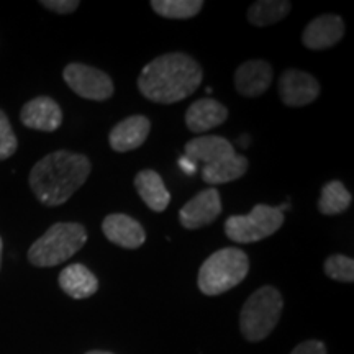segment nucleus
<instances>
[{"label":"nucleus","instance_id":"1","mask_svg":"<svg viewBox=\"0 0 354 354\" xmlns=\"http://www.w3.org/2000/svg\"><path fill=\"white\" fill-rule=\"evenodd\" d=\"M202 81V66L192 56L167 53L145 66L138 77V91L149 102L171 105L192 95Z\"/></svg>","mask_w":354,"mask_h":354},{"label":"nucleus","instance_id":"2","mask_svg":"<svg viewBox=\"0 0 354 354\" xmlns=\"http://www.w3.org/2000/svg\"><path fill=\"white\" fill-rule=\"evenodd\" d=\"M91 171L86 154L59 149L39 159L30 171L28 183L43 205L59 207L86 184Z\"/></svg>","mask_w":354,"mask_h":354},{"label":"nucleus","instance_id":"3","mask_svg":"<svg viewBox=\"0 0 354 354\" xmlns=\"http://www.w3.org/2000/svg\"><path fill=\"white\" fill-rule=\"evenodd\" d=\"M87 243V230L76 221H59L46 230L30 246L28 261L37 268H53L66 263Z\"/></svg>","mask_w":354,"mask_h":354},{"label":"nucleus","instance_id":"4","mask_svg":"<svg viewBox=\"0 0 354 354\" xmlns=\"http://www.w3.org/2000/svg\"><path fill=\"white\" fill-rule=\"evenodd\" d=\"M248 271L250 259L245 251L238 248H223L203 261L198 271V289L203 295L215 297L241 284Z\"/></svg>","mask_w":354,"mask_h":354},{"label":"nucleus","instance_id":"5","mask_svg":"<svg viewBox=\"0 0 354 354\" xmlns=\"http://www.w3.org/2000/svg\"><path fill=\"white\" fill-rule=\"evenodd\" d=\"M284 299L276 287L264 286L251 294L240 313V330L248 342H263L276 328Z\"/></svg>","mask_w":354,"mask_h":354},{"label":"nucleus","instance_id":"6","mask_svg":"<svg viewBox=\"0 0 354 354\" xmlns=\"http://www.w3.org/2000/svg\"><path fill=\"white\" fill-rule=\"evenodd\" d=\"M284 214L277 207L259 203L248 215H232L225 221V234L233 243L251 245L269 238L284 225Z\"/></svg>","mask_w":354,"mask_h":354},{"label":"nucleus","instance_id":"7","mask_svg":"<svg viewBox=\"0 0 354 354\" xmlns=\"http://www.w3.org/2000/svg\"><path fill=\"white\" fill-rule=\"evenodd\" d=\"M64 82L73 92L87 100L105 102L113 95L115 86L112 77L102 69L88 64L71 63L64 68Z\"/></svg>","mask_w":354,"mask_h":354},{"label":"nucleus","instance_id":"8","mask_svg":"<svg viewBox=\"0 0 354 354\" xmlns=\"http://www.w3.org/2000/svg\"><path fill=\"white\" fill-rule=\"evenodd\" d=\"M320 95V84L312 74L286 69L279 79V97L287 107H305Z\"/></svg>","mask_w":354,"mask_h":354},{"label":"nucleus","instance_id":"9","mask_svg":"<svg viewBox=\"0 0 354 354\" xmlns=\"http://www.w3.org/2000/svg\"><path fill=\"white\" fill-rule=\"evenodd\" d=\"M221 214V198L218 190L209 187L201 190L196 197L184 203L179 210V221L185 230H198L214 223Z\"/></svg>","mask_w":354,"mask_h":354},{"label":"nucleus","instance_id":"10","mask_svg":"<svg viewBox=\"0 0 354 354\" xmlns=\"http://www.w3.org/2000/svg\"><path fill=\"white\" fill-rule=\"evenodd\" d=\"M20 120L26 128L51 133L63 123V110L55 99L41 95L26 102L21 107Z\"/></svg>","mask_w":354,"mask_h":354},{"label":"nucleus","instance_id":"11","mask_svg":"<svg viewBox=\"0 0 354 354\" xmlns=\"http://www.w3.org/2000/svg\"><path fill=\"white\" fill-rule=\"evenodd\" d=\"M344 37V21L342 17L326 13L317 17L305 26L302 33V43L308 50L322 51L333 48Z\"/></svg>","mask_w":354,"mask_h":354},{"label":"nucleus","instance_id":"12","mask_svg":"<svg viewBox=\"0 0 354 354\" xmlns=\"http://www.w3.org/2000/svg\"><path fill=\"white\" fill-rule=\"evenodd\" d=\"M102 232L113 245L136 250L146 241V232L138 220L125 214H110L102 221Z\"/></svg>","mask_w":354,"mask_h":354},{"label":"nucleus","instance_id":"13","mask_svg":"<svg viewBox=\"0 0 354 354\" xmlns=\"http://www.w3.org/2000/svg\"><path fill=\"white\" fill-rule=\"evenodd\" d=\"M272 82V68L264 59H250L234 73V87L238 94L248 99L263 95Z\"/></svg>","mask_w":354,"mask_h":354},{"label":"nucleus","instance_id":"14","mask_svg":"<svg viewBox=\"0 0 354 354\" xmlns=\"http://www.w3.org/2000/svg\"><path fill=\"white\" fill-rule=\"evenodd\" d=\"M151 131V122L145 115H131L112 128L109 136L110 148L117 153L138 149Z\"/></svg>","mask_w":354,"mask_h":354},{"label":"nucleus","instance_id":"15","mask_svg":"<svg viewBox=\"0 0 354 354\" xmlns=\"http://www.w3.org/2000/svg\"><path fill=\"white\" fill-rule=\"evenodd\" d=\"M184 156L190 162H194V165L203 162V166L216 165V162L225 161V159L233 158L236 154L233 145L227 138L215 135L201 136V138L187 141L184 146Z\"/></svg>","mask_w":354,"mask_h":354},{"label":"nucleus","instance_id":"16","mask_svg":"<svg viewBox=\"0 0 354 354\" xmlns=\"http://www.w3.org/2000/svg\"><path fill=\"white\" fill-rule=\"evenodd\" d=\"M228 109L210 97L198 99L185 112V125L192 133H205L227 122Z\"/></svg>","mask_w":354,"mask_h":354},{"label":"nucleus","instance_id":"17","mask_svg":"<svg viewBox=\"0 0 354 354\" xmlns=\"http://www.w3.org/2000/svg\"><path fill=\"white\" fill-rule=\"evenodd\" d=\"M64 294L73 299H88L99 290V279L84 264H71L61 271L57 277Z\"/></svg>","mask_w":354,"mask_h":354},{"label":"nucleus","instance_id":"18","mask_svg":"<svg viewBox=\"0 0 354 354\" xmlns=\"http://www.w3.org/2000/svg\"><path fill=\"white\" fill-rule=\"evenodd\" d=\"M135 189L138 190V196L141 197L148 209L153 212H165L169 207L171 194L166 189L162 177L153 169H143L135 176Z\"/></svg>","mask_w":354,"mask_h":354},{"label":"nucleus","instance_id":"19","mask_svg":"<svg viewBox=\"0 0 354 354\" xmlns=\"http://www.w3.org/2000/svg\"><path fill=\"white\" fill-rule=\"evenodd\" d=\"M250 161L243 154H234L233 158L202 167V179L209 185H221L233 183L246 174Z\"/></svg>","mask_w":354,"mask_h":354},{"label":"nucleus","instance_id":"20","mask_svg":"<svg viewBox=\"0 0 354 354\" xmlns=\"http://www.w3.org/2000/svg\"><path fill=\"white\" fill-rule=\"evenodd\" d=\"M353 196L349 194L342 180H330L323 185L320 201H318V210L326 216H335L346 212L351 207Z\"/></svg>","mask_w":354,"mask_h":354},{"label":"nucleus","instance_id":"21","mask_svg":"<svg viewBox=\"0 0 354 354\" xmlns=\"http://www.w3.org/2000/svg\"><path fill=\"white\" fill-rule=\"evenodd\" d=\"M292 10L287 0H259L248 10V21L254 26H269L284 20Z\"/></svg>","mask_w":354,"mask_h":354},{"label":"nucleus","instance_id":"22","mask_svg":"<svg viewBox=\"0 0 354 354\" xmlns=\"http://www.w3.org/2000/svg\"><path fill=\"white\" fill-rule=\"evenodd\" d=\"M202 0H153L151 8L169 20H189L201 13Z\"/></svg>","mask_w":354,"mask_h":354},{"label":"nucleus","instance_id":"23","mask_svg":"<svg viewBox=\"0 0 354 354\" xmlns=\"http://www.w3.org/2000/svg\"><path fill=\"white\" fill-rule=\"evenodd\" d=\"M325 274L330 279L339 282H353L354 281V259L344 254H331L326 258Z\"/></svg>","mask_w":354,"mask_h":354},{"label":"nucleus","instance_id":"24","mask_svg":"<svg viewBox=\"0 0 354 354\" xmlns=\"http://www.w3.org/2000/svg\"><path fill=\"white\" fill-rule=\"evenodd\" d=\"M19 148V140H17L15 131L8 122L6 112L0 110V161L12 158Z\"/></svg>","mask_w":354,"mask_h":354},{"label":"nucleus","instance_id":"25","mask_svg":"<svg viewBox=\"0 0 354 354\" xmlns=\"http://www.w3.org/2000/svg\"><path fill=\"white\" fill-rule=\"evenodd\" d=\"M41 6L46 8V10H51L55 13H73L77 10V7L81 6L79 0H41Z\"/></svg>","mask_w":354,"mask_h":354},{"label":"nucleus","instance_id":"26","mask_svg":"<svg viewBox=\"0 0 354 354\" xmlns=\"http://www.w3.org/2000/svg\"><path fill=\"white\" fill-rule=\"evenodd\" d=\"M290 354H326V346L317 339H310L300 343L297 348L292 349Z\"/></svg>","mask_w":354,"mask_h":354},{"label":"nucleus","instance_id":"27","mask_svg":"<svg viewBox=\"0 0 354 354\" xmlns=\"http://www.w3.org/2000/svg\"><path fill=\"white\" fill-rule=\"evenodd\" d=\"M179 166H180V169L185 172V174H194V172H196V165H194V162H190L185 156L179 159Z\"/></svg>","mask_w":354,"mask_h":354},{"label":"nucleus","instance_id":"28","mask_svg":"<svg viewBox=\"0 0 354 354\" xmlns=\"http://www.w3.org/2000/svg\"><path fill=\"white\" fill-rule=\"evenodd\" d=\"M238 145H241L243 148H248V145H250V136H240V140H238Z\"/></svg>","mask_w":354,"mask_h":354},{"label":"nucleus","instance_id":"29","mask_svg":"<svg viewBox=\"0 0 354 354\" xmlns=\"http://www.w3.org/2000/svg\"><path fill=\"white\" fill-rule=\"evenodd\" d=\"M2 251H3V241L0 238V268H2Z\"/></svg>","mask_w":354,"mask_h":354},{"label":"nucleus","instance_id":"30","mask_svg":"<svg viewBox=\"0 0 354 354\" xmlns=\"http://www.w3.org/2000/svg\"><path fill=\"white\" fill-rule=\"evenodd\" d=\"M86 354H113V353H110V351H99V349H95V351H88Z\"/></svg>","mask_w":354,"mask_h":354}]
</instances>
